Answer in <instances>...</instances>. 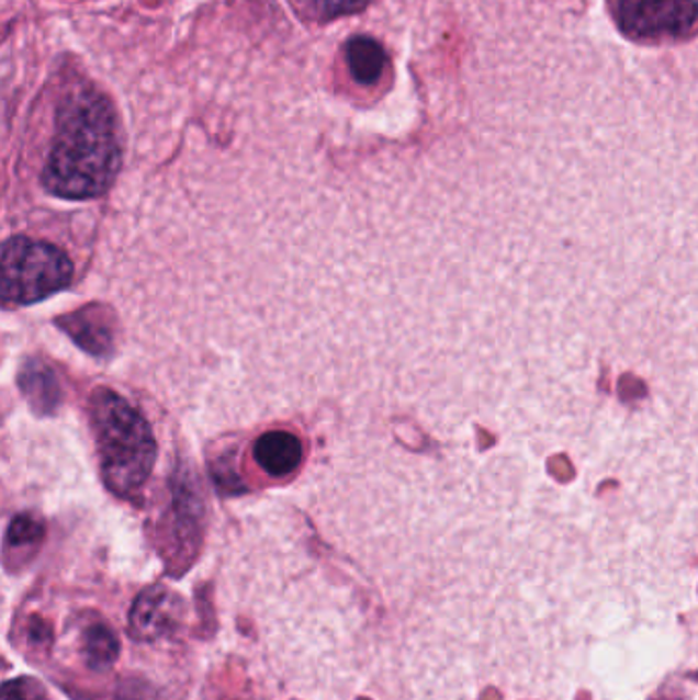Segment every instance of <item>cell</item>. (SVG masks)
<instances>
[{
  "instance_id": "7",
  "label": "cell",
  "mask_w": 698,
  "mask_h": 700,
  "mask_svg": "<svg viewBox=\"0 0 698 700\" xmlns=\"http://www.w3.org/2000/svg\"><path fill=\"white\" fill-rule=\"evenodd\" d=\"M345 60L350 78L361 87H378L387 70V52L369 35H354L345 44Z\"/></svg>"
},
{
  "instance_id": "11",
  "label": "cell",
  "mask_w": 698,
  "mask_h": 700,
  "mask_svg": "<svg viewBox=\"0 0 698 700\" xmlns=\"http://www.w3.org/2000/svg\"><path fill=\"white\" fill-rule=\"evenodd\" d=\"M375 0H293L300 13L314 21H333L338 16L357 15Z\"/></svg>"
},
{
  "instance_id": "8",
  "label": "cell",
  "mask_w": 698,
  "mask_h": 700,
  "mask_svg": "<svg viewBox=\"0 0 698 700\" xmlns=\"http://www.w3.org/2000/svg\"><path fill=\"white\" fill-rule=\"evenodd\" d=\"M60 326L70 332V336L77 340L82 349H87L89 352L99 354V352L111 349L113 332H111L109 318L103 316V307L92 305L87 309H80L78 314H72L66 320H61Z\"/></svg>"
},
{
  "instance_id": "6",
  "label": "cell",
  "mask_w": 698,
  "mask_h": 700,
  "mask_svg": "<svg viewBox=\"0 0 698 700\" xmlns=\"http://www.w3.org/2000/svg\"><path fill=\"white\" fill-rule=\"evenodd\" d=\"M255 459L260 470L269 475L285 477L300 467L304 459V447L295 434L285 430H271L262 434L255 444Z\"/></svg>"
},
{
  "instance_id": "9",
  "label": "cell",
  "mask_w": 698,
  "mask_h": 700,
  "mask_svg": "<svg viewBox=\"0 0 698 700\" xmlns=\"http://www.w3.org/2000/svg\"><path fill=\"white\" fill-rule=\"evenodd\" d=\"M85 659L92 670H106L115 664L120 654L117 635L103 623L91 624L82 637Z\"/></svg>"
},
{
  "instance_id": "13",
  "label": "cell",
  "mask_w": 698,
  "mask_h": 700,
  "mask_svg": "<svg viewBox=\"0 0 698 700\" xmlns=\"http://www.w3.org/2000/svg\"><path fill=\"white\" fill-rule=\"evenodd\" d=\"M44 699L42 686L27 678H21L15 682H7L4 686V700H40Z\"/></svg>"
},
{
  "instance_id": "4",
  "label": "cell",
  "mask_w": 698,
  "mask_h": 700,
  "mask_svg": "<svg viewBox=\"0 0 698 700\" xmlns=\"http://www.w3.org/2000/svg\"><path fill=\"white\" fill-rule=\"evenodd\" d=\"M619 30L638 42L680 37L698 23V0H617Z\"/></svg>"
},
{
  "instance_id": "3",
  "label": "cell",
  "mask_w": 698,
  "mask_h": 700,
  "mask_svg": "<svg viewBox=\"0 0 698 700\" xmlns=\"http://www.w3.org/2000/svg\"><path fill=\"white\" fill-rule=\"evenodd\" d=\"M72 262L60 248L27 238H11L2 248L0 291L7 304L30 305L68 287Z\"/></svg>"
},
{
  "instance_id": "2",
  "label": "cell",
  "mask_w": 698,
  "mask_h": 700,
  "mask_svg": "<svg viewBox=\"0 0 698 700\" xmlns=\"http://www.w3.org/2000/svg\"><path fill=\"white\" fill-rule=\"evenodd\" d=\"M91 425L106 487L120 498L136 496L156 461L148 422L111 389H97L91 397Z\"/></svg>"
},
{
  "instance_id": "5",
  "label": "cell",
  "mask_w": 698,
  "mask_h": 700,
  "mask_svg": "<svg viewBox=\"0 0 698 700\" xmlns=\"http://www.w3.org/2000/svg\"><path fill=\"white\" fill-rule=\"evenodd\" d=\"M181 614V598L162 586H154L137 596L130 612V631L137 640H160L179 626Z\"/></svg>"
},
{
  "instance_id": "10",
  "label": "cell",
  "mask_w": 698,
  "mask_h": 700,
  "mask_svg": "<svg viewBox=\"0 0 698 700\" xmlns=\"http://www.w3.org/2000/svg\"><path fill=\"white\" fill-rule=\"evenodd\" d=\"M21 389L25 396L30 397L31 404L40 410H52L60 399L58 383L46 366H27L21 375Z\"/></svg>"
},
{
  "instance_id": "1",
  "label": "cell",
  "mask_w": 698,
  "mask_h": 700,
  "mask_svg": "<svg viewBox=\"0 0 698 700\" xmlns=\"http://www.w3.org/2000/svg\"><path fill=\"white\" fill-rule=\"evenodd\" d=\"M122 168V134L115 105L89 82H77L56 109L42 183L61 199L103 195Z\"/></svg>"
},
{
  "instance_id": "12",
  "label": "cell",
  "mask_w": 698,
  "mask_h": 700,
  "mask_svg": "<svg viewBox=\"0 0 698 700\" xmlns=\"http://www.w3.org/2000/svg\"><path fill=\"white\" fill-rule=\"evenodd\" d=\"M44 537V524L37 518L30 515H21L11 522V529L7 534V547L25 549L33 547Z\"/></svg>"
}]
</instances>
